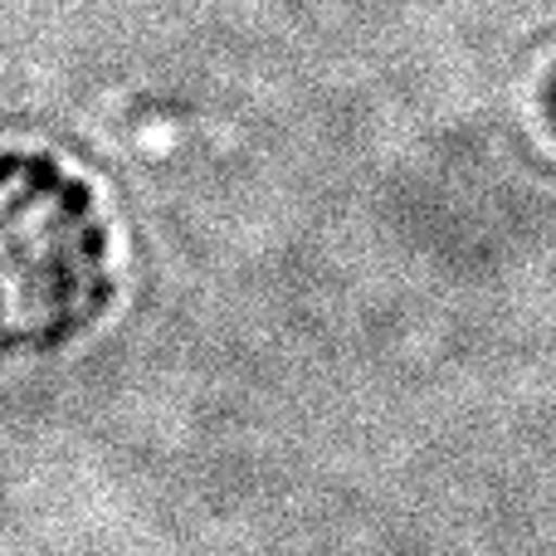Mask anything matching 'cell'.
<instances>
[{
    "instance_id": "obj_1",
    "label": "cell",
    "mask_w": 556,
    "mask_h": 556,
    "mask_svg": "<svg viewBox=\"0 0 556 556\" xmlns=\"http://www.w3.org/2000/svg\"><path fill=\"white\" fill-rule=\"evenodd\" d=\"M113 303L93 191L45 152H0V356L68 346Z\"/></svg>"
}]
</instances>
